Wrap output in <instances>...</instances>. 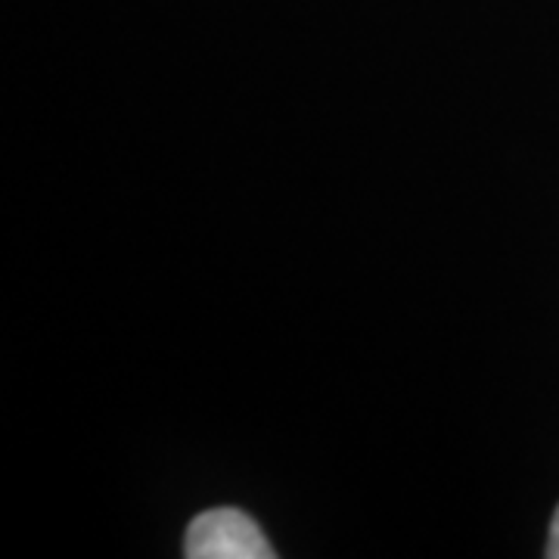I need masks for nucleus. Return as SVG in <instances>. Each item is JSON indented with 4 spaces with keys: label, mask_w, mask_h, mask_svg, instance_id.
Listing matches in <instances>:
<instances>
[{
    "label": "nucleus",
    "mask_w": 559,
    "mask_h": 559,
    "mask_svg": "<svg viewBox=\"0 0 559 559\" xmlns=\"http://www.w3.org/2000/svg\"><path fill=\"white\" fill-rule=\"evenodd\" d=\"M183 557L190 559H271L274 550L261 528L234 507L205 510L190 522L183 538Z\"/></svg>",
    "instance_id": "obj_1"
},
{
    "label": "nucleus",
    "mask_w": 559,
    "mask_h": 559,
    "mask_svg": "<svg viewBox=\"0 0 559 559\" xmlns=\"http://www.w3.org/2000/svg\"><path fill=\"white\" fill-rule=\"evenodd\" d=\"M547 559H559V507L554 513V522H550V538H547V550H544Z\"/></svg>",
    "instance_id": "obj_2"
}]
</instances>
